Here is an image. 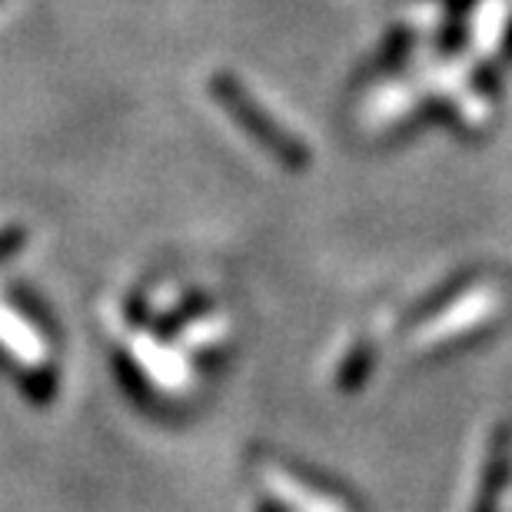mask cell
I'll use <instances>...</instances> for the list:
<instances>
[{
    "mask_svg": "<svg viewBox=\"0 0 512 512\" xmlns=\"http://www.w3.org/2000/svg\"><path fill=\"white\" fill-rule=\"evenodd\" d=\"M27 233L20 227H4L0 230V260H7V256H14L20 247H24Z\"/></svg>",
    "mask_w": 512,
    "mask_h": 512,
    "instance_id": "obj_1",
    "label": "cell"
}]
</instances>
